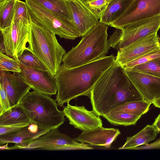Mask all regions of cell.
I'll list each match as a JSON object with an SVG mask.
<instances>
[{
    "instance_id": "6da1fadb",
    "label": "cell",
    "mask_w": 160,
    "mask_h": 160,
    "mask_svg": "<svg viewBox=\"0 0 160 160\" xmlns=\"http://www.w3.org/2000/svg\"><path fill=\"white\" fill-rule=\"evenodd\" d=\"M89 98L92 110L103 117L122 104L143 100L127 76L124 66L116 62L101 76Z\"/></svg>"
},
{
    "instance_id": "7a4b0ae2",
    "label": "cell",
    "mask_w": 160,
    "mask_h": 160,
    "mask_svg": "<svg viewBox=\"0 0 160 160\" xmlns=\"http://www.w3.org/2000/svg\"><path fill=\"white\" fill-rule=\"evenodd\" d=\"M116 62L112 54L71 68L61 64L54 76L57 86L56 101L62 107L81 96L90 98L95 83L103 73Z\"/></svg>"
},
{
    "instance_id": "3957f363",
    "label": "cell",
    "mask_w": 160,
    "mask_h": 160,
    "mask_svg": "<svg viewBox=\"0 0 160 160\" xmlns=\"http://www.w3.org/2000/svg\"><path fill=\"white\" fill-rule=\"evenodd\" d=\"M108 25L99 22L83 36L78 44L63 56V66L71 68L106 56L110 48Z\"/></svg>"
},
{
    "instance_id": "277c9868",
    "label": "cell",
    "mask_w": 160,
    "mask_h": 160,
    "mask_svg": "<svg viewBox=\"0 0 160 160\" xmlns=\"http://www.w3.org/2000/svg\"><path fill=\"white\" fill-rule=\"evenodd\" d=\"M49 96L33 91L29 92L20 103L31 123L48 132L58 128L65 121L63 111L58 109L56 101Z\"/></svg>"
},
{
    "instance_id": "5b68a950",
    "label": "cell",
    "mask_w": 160,
    "mask_h": 160,
    "mask_svg": "<svg viewBox=\"0 0 160 160\" xmlns=\"http://www.w3.org/2000/svg\"><path fill=\"white\" fill-rule=\"evenodd\" d=\"M28 50L42 62L54 76L66 53L58 42L55 34L32 21Z\"/></svg>"
},
{
    "instance_id": "8992f818",
    "label": "cell",
    "mask_w": 160,
    "mask_h": 160,
    "mask_svg": "<svg viewBox=\"0 0 160 160\" xmlns=\"http://www.w3.org/2000/svg\"><path fill=\"white\" fill-rule=\"evenodd\" d=\"M31 20L58 35L73 40L80 35L72 20L56 15L32 0H25Z\"/></svg>"
},
{
    "instance_id": "52a82bcc",
    "label": "cell",
    "mask_w": 160,
    "mask_h": 160,
    "mask_svg": "<svg viewBox=\"0 0 160 160\" xmlns=\"http://www.w3.org/2000/svg\"><path fill=\"white\" fill-rule=\"evenodd\" d=\"M160 29V15L116 28L109 37L110 47L121 50L135 42Z\"/></svg>"
},
{
    "instance_id": "ba28073f",
    "label": "cell",
    "mask_w": 160,
    "mask_h": 160,
    "mask_svg": "<svg viewBox=\"0 0 160 160\" xmlns=\"http://www.w3.org/2000/svg\"><path fill=\"white\" fill-rule=\"evenodd\" d=\"M31 21L21 19L13 22L10 26L1 31L6 54L18 61V57L28 49Z\"/></svg>"
},
{
    "instance_id": "9c48e42d",
    "label": "cell",
    "mask_w": 160,
    "mask_h": 160,
    "mask_svg": "<svg viewBox=\"0 0 160 160\" xmlns=\"http://www.w3.org/2000/svg\"><path fill=\"white\" fill-rule=\"evenodd\" d=\"M160 15V0H134L110 26L122 29L132 23Z\"/></svg>"
},
{
    "instance_id": "30bf717a",
    "label": "cell",
    "mask_w": 160,
    "mask_h": 160,
    "mask_svg": "<svg viewBox=\"0 0 160 160\" xmlns=\"http://www.w3.org/2000/svg\"><path fill=\"white\" fill-rule=\"evenodd\" d=\"M125 72L145 101L152 103L160 98V78L134 68H126Z\"/></svg>"
},
{
    "instance_id": "8fae6325",
    "label": "cell",
    "mask_w": 160,
    "mask_h": 160,
    "mask_svg": "<svg viewBox=\"0 0 160 160\" xmlns=\"http://www.w3.org/2000/svg\"><path fill=\"white\" fill-rule=\"evenodd\" d=\"M72 20L80 36H83L99 21V16L86 0H68Z\"/></svg>"
},
{
    "instance_id": "7c38bea8",
    "label": "cell",
    "mask_w": 160,
    "mask_h": 160,
    "mask_svg": "<svg viewBox=\"0 0 160 160\" xmlns=\"http://www.w3.org/2000/svg\"><path fill=\"white\" fill-rule=\"evenodd\" d=\"M21 75L34 91L48 95L56 94V80L48 71L35 69L21 64Z\"/></svg>"
},
{
    "instance_id": "4fadbf2b",
    "label": "cell",
    "mask_w": 160,
    "mask_h": 160,
    "mask_svg": "<svg viewBox=\"0 0 160 160\" xmlns=\"http://www.w3.org/2000/svg\"><path fill=\"white\" fill-rule=\"evenodd\" d=\"M155 32L118 51L116 62L124 66L160 46V38Z\"/></svg>"
},
{
    "instance_id": "5bb4252c",
    "label": "cell",
    "mask_w": 160,
    "mask_h": 160,
    "mask_svg": "<svg viewBox=\"0 0 160 160\" xmlns=\"http://www.w3.org/2000/svg\"><path fill=\"white\" fill-rule=\"evenodd\" d=\"M74 139L61 132L58 128L52 129L31 142L26 149L48 150H73Z\"/></svg>"
},
{
    "instance_id": "9a60e30c",
    "label": "cell",
    "mask_w": 160,
    "mask_h": 160,
    "mask_svg": "<svg viewBox=\"0 0 160 160\" xmlns=\"http://www.w3.org/2000/svg\"><path fill=\"white\" fill-rule=\"evenodd\" d=\"M63 111L69 121V124L82 131L102 127L100 116L93 110H88L84 106H72L68 103Z\"/></svg>"
},
{
    "instance_id": "2e32d148",
    "label": "cell",
    "mask_w": 160,
    "mask_h": 160,
    "mask_svg": "<svg viewBox=\"0 0 160 160\" xmlns=\"http://www.w3.org/2000/svg\"><path fill=\"white\" fill-rule=\"evenodd\" d=\"M0 82L3 85L11 108L19 104L31 89L20 72L12 74L8 71L0 70Z\"/></svg>"
},
{
    "instance_id": "e0dca14e",
    "label": "cell",
    "mask_w": 160,
    "mask_h": 160,
    "mask_svg": "<svg viewBox=\"0 0 160 160\" xmlns=\"http://www.w3.org/2000/svg\"><path fill=\"white\" fill-rule=\"evenodd\" d=\"M48 132L39 129L35 124L31 123L19 130L0 135V144L1 145L9 143L16 144L9 147V149H25L31 142Z\"/></svg>"
},
{
    "instance_id": "ac0fdd59",
    "label": "cell",
    "mask_w": 160,
    "mask_h": 160,
    "mask_svg": "<svg viewBox=\"0 0 160 160\" xmlns=\"http://www.w3.org/2000/svg\"><path fill=\"white\" fill-rule=\"evenodd\" d=\"M120 134L121 132L118 129L101 127L82 131L74 139L77 141L88 143L91 145L109 148Z\"/></svg>"
},
{
    "instance_id": "d6986e66",
    "label": "cell",
    "mask_w": 160,
    "mask_h": 160,
    "mask_svg": "<svg viewBox=\"0 0 160 160\" xmlns=\"http://www.w3.org/2000/svg\"><path fill=\"white\" fill-rule=\"evenodd\" d=\"M134 0H109L100 14L99 22L109 26L124 13Z\"/></svg>"
},
{
    "instance_id": "ffe728a7",
    "label": "cell",
    "mask_w": 160,
    "mask_h": 160,
    "mask_svg": "<svg viewBox=\"0 0 160 160\" xmlns=\"http://www.w3.org/2000/svg\"><path fill=\"white\" fill-rule=\"evenodd\" d=\"M158 132L152 125H147L134 136L127 138L124 144L118 149H132L136 147L146 145L156 138Z\"/></svg>"
},
{
    "instance_id": "44dd1931",
    "label": "cell",
    "mask_w": 160,
    "mask_h": 160,
    "mask_svg": "<svg viewBox=\"0 0 160 160\" xmlns=\"http://www.w3.org/2000/svg\"><path fill=\"white\" fill-rule=\"evenodd\" d=\"M31 123L27 113L20 103L0 115V126Z\"/></svg>"
},
{
    "instance_id": "7402d4cb",
    "label": "cell",
    "mask_w": 160,
    "mask_h": 160,
    "mask_svg": "<svg viewBox=\"0 0 160 160\" xmlns=\"http://www.w3.org/2000/svg\"><path fill=\"white\" fill-rule=\"evenodd\" d=\"M32 0L56 15L72 20L68 0Z\"/></svg>"
},
{
    "instance_id": "603a6c76",
    "label": "cell",
    "mask_w": 160,
    "mask_h": 160,
    "mask_svg": "<svg viewBox=\"0 0 160 160\" xmlns=\"http://www.w3.org/2000/svg\"><path fill=\"white\" fill-rule=\"evenodd\" d=\"M151 104L144 100L131 101L117 107L107 115L127 112L141 117L148 111Z\"/></svg>"
},
{
    "instance_id": "cb8c5ba5",
    "label": "cell",
    "mask_w": 160,
    "mask_h": 160,
    "mask_svg": "<svg viewBox=\"0 0 160 160\" xmlns=\"http://www.w3.org/2000/svg\"><path fill=\"white\" fill-rule=\"evenodd\" d=\"M16 0H7L0 2V30L11 26L13 19Z\"/></svg>"
},
{
    "instance_id": "d4e9b609",
    "label": "cell",
    "mask_w": 160,
    "mask_h": 160,
    "mask_svg": "<svg viewBox=\"0 0 160 160\" xmlns=\"http://www.w3.org/2000/svg\"><path fill=\"white\" fill-rule=\"evenodd\" d=\"M141 117L127 112L107 115L103 117L111 124L125 126L134 125Z\"/></svg>"
},
{
    "instance_id": "484cf974",
    "label": "cell",
    "mask_w": 160,
    "mask_h": 160,
    "mask_svg": "<svg viewBox=\"0 0 160 160\" xmlns=\"http://www.w3.org/2000/svg\"><path fill=\"white\" fill-rule=\"evenodd\" d=\"M20 64L32 68L48 71L42 62L32 52L28 50H24L18 58Z\"/></svg>"
},
{
    "instance_id": "4316f807",
    "label": "cell",
    "mask_w": 160,
    "mask_h": 160,
    "mask_svg": "<svg viewBox=\"0 0 160 160\" xmlns=\"http://www.w3.org/2000/svg\"><path fill=\"white\" fill-rule=\"evenodd\" d=\"M0 70L21 72V64L14 58L0 53Z\"/></svg>"
},
{
    "instance_id": "83f0119b",
    "label": "cell",
    "mask_w": 160,
    "mask_h": 160,
    "mask_svg": "<svg viewBox=\"0 0 160 160\" xmlns=\"http://www.w3.org/2000/svg\"><path fill=\"white\" fill-rule=\"evenodd\" d=\"M132 68L160 78V57Z\"/></svg>"
},
{
    "instance_id": "f1b7e54d",
    "label": "cell",
    "mask_w": 160,
    "mask_h": 160,
    "mask_svg": "<svg viewBox=\"0 0 160 160\" xmlns=\"http://www.w3.org/2000/svg\"><path fill=\"white\" fill-rule=\"evenodd\" d=\"M159 57H160V46L123 66L126 68H132L136 66L148 62Z\"/></svg>"
},
{
    "instance_id": "f546056e",
    "label": "cell",
    "mask_w": 160,
    "mask_h": 160,
    "mask_svg": "<svg viewBox=\"0 0 160 160\" xmlns=\"http://www.w3.org/2000/svg\"><path fill=\"white\" fill-rule=\"evenodd\" d=\"M21 19L31 21L26 3L20 0H16L13 21H17Z\"/></svg>"
},
{
    "instance_id": "4dcf8cb0",
    "label": "cell",
    "mask_w": 160,
    "mask_h": 160,
    "mask_svg": "<svg viewBox=\"0 0 160 160\" xmlns=\"http://www.w3.org/2000/svg\"><path fill=\"white\" fill-rule=\"evenodd\" d=\"M0 115L11 108L8 97L3 84L0 82Z\"/></svg>"
},
{
    "instance_id": "1f68e13d",
    "label": "cell",
    "mask_w": 160,
    "mask_h": 160,
    "mask_svg": "<svg viewBox=\"0 0 160 160\" xmlns=\"http://www.w3.org/2000/svg\"><path fill=\"white\" fill-rule=\"evenodd\" d=\"M31 123H22L5 126H0V135L18 131Z\"/></svg>"
},
{
    "instance_id": "d6a6232c",
    "label": "cell",
    "mask_w": 160,
    "mask_h": 160,
    "mask_svg": "<svg viewBox=\"0 0 160 160\" xmlns=\"http://www.w3.org/2000/svg\"><path fill=\"white\" fill-rule=\"evenodd\" d=\"M108 2L107 0H93L88 2L90 7L100 16L101 12Z\"/></svg>"
},
{
    "instance_id": "836d02e7",
    "label": "cell",
    "mask_w": 160,
    "mask_h": 160,
    "mask_svg": "<svg viewBox=\"0 0 160 160\" xmlns=\"http://www.w3.org/2000/svg\"><path fill=\"white\" fill-rule=\"evenodd\" d=\"M158 148H160V138L158 139L153 143L139 146L134 148L132 149L144 150Z\"/></svg>"
},
{
    "instance_id": "e575fe53",
    "label": "cell",
    "mask_w": 160,
    "mask_h": 160,
    "mask_svg": "<svg viewBox=\"0 0 160 160\" xmlns=\"http://www.w3.org/2000/svg\"><path fill=\"white\" fill-rule=\"evenodd\" d=\"M152 125L160 133V114L156 118Z\"/></svg>"
},
{
    "instance_id": "d590c367",
    "label": "cell",
    "mask_w": 160,
    "mask_h": 160,
    "mask_svg": "<svg viewBox=\"0 0 160 160\" xmlns=\"http://www.w3.org/2000/svg\"><path fill=\"white\" fill-rule=\"evenodd\" d=\"M6 49L5 45L3 42V39L2 41L1 42L0 45V53H6Z\"/></svg>"
},
{
    "instance_id": "8d00e7d4",
    "label": "cell",
    "mask_w": 160,
    "mask_h": 160,
    "mask_svg": "<svg viewBox=\"0 0 160 160\" xmlns=\"http://www.w3.org/2000/svg\"><path fill=\"white\" fill-rule=\"evenodd\" d=\"M152 103L155 107L160 108V98L154 100Z\"/></svg>"
},
{
    "instance_id": "74e56055",
    "label": "cell",
    "mask_w": 160,
    "mask_h": 160,
    "mask_svg": "<svg viewBox=\"0 0 160 160\" xmlns=\"http://www.w3.org/2000/svg\"><path fill=\"white\" fill-rule=\"evenodd\" d=\"M8 143H7L6 145H4V146H1L0 147V150H6V149H8L9 147H8Z\"/></svg>"
},
{
    "instance_id": "f35d334b",
    "label": "cell",
    "mask_w": 160,
    "mask_h": 160,
    "mask_svg": "<svg viewBox=\"0 0 160 160\" xmlns=\"http://www.w3.org/2000/svg\"><path fill=\"white\" fill-rule=\"evenodd\" d=\"M92 0H86V1L87 2H88L90 1H92ZM108 2L109 0H107Z\"/></svg>"
},
{
    "instance_id": "ab89813d",
    "label": "cell",
    "mask_w": 160,
    "mask_h": 160,
    "mask_svg": "<svg viewBox=\"0 0 160 160\" xmlns=\"http://www.w3.org/2000/svg\"><path fill=\"white\" fill-rule=\"evenodd\" d=\"M6 0H0V2H3Z\"/></svg>"
}]
</instances>
